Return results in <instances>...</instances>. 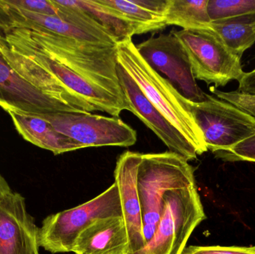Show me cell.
I'll return each mask as SVG.
<instances>
[{
  "instance_id": "obj_1",
  "label": "cell",
  "mask_w": 255,
  "mask_h": 254,
  "mask_svg": "<svg viewBox=\"0 0 255 254\" xmlns=\"http://www.w3.org/2000/svg\"><path fill=\"white\" fill-rule=\"evenodd\" d=\"M4 37L31 46L127 104L117 71L116 46L92 44L27 24L1 25Z\"/></svg>"
},
{
  "instance_id": "obj_2",
  "label": "cell",
  "mask_w": 255,
  "mask_h": 254,
  "mask_svg": "<svg viewBox=\"0 0 255 254\" xmlns=\"http://www.w3.org/2000/svg\"><path fill=\"white\" fill-rule=\"evenodd\" d=\"M117 60L133 79L148 101L197 149L208 152L202 131L195 122L189 101L142 58L132 38L117 44Z\"/></svg>"
},
{
  "instance_id": "obj_3",
  "label": "cell",
  "mask_w": 255,
  "mask_h": 254,
  "mask_svg": "<svg viewBox=\"0 0 255 254\" xmlns=\"http://www.w3.org/2000/svg\"><path fill=\"white\" fill-rule=\"evenodd\" d=\"M195 185L194 169L183 157L171 152L141 154L137 190L146 244L155 233L165 195L170 191Z\"/></svg>"
},
{
  "instance_id": "obj_4",
  "label": "cell",
  "mask_w": 255,
  "mask_h": 254,
  "mask_svg": "<svg viewBox=\"0 0 255 254\" xmlns=\"http://www.w3.org/2000/svg\"><path fill=\"white\" fill-rule=\"evenodd\" d=\"M123 216L119 188L114 183L85 204L47 216L39 228L40 247L52 254L73 252L79 234L95 221Z\"/></svg>"
},
{
  "instance_id": "obj_5",
  "label": "cell",
  "mask_w": 255,
  "mask_h": 254,
  "mask_svg": "<svg viewBox=\"0 0 255 254\" xmlns=\"http://www.w3.org/2000/svg\"><path fill=\"white\" fill-rule=\"evenodd\" d=\"M205 219L196 185L170 191L165 195L154 236L136 254H182L190 236Z\"/></svg>"
},
{
  "instance_id": "obj_6",
  "label": "cell",
  "mask_w": 255,
  "mask_h": 254,
  "mask_svg": "<svg viewBox=\"0 0 255 254\" xmlns=\"http://www.w3.org/2000/svg\"><path fill=\"white\" fill-rule=\"evenodd\" d=\"M191 64L193 76L217 89L241 80L245 72L241 58L233 53L213 29L172 31Z\"/></svg>"
},
{
  "instance_id": "obj_7",
  "label": "cell",
  "mask_w": 255,
  "mask_h": 254,
  "mask_svg": "<svg viewBox=\"0 0 255 254\" xmlns=\"http://www.w3.org/2000/svg\"><path fill=\"white\" fill-rule=\"evenodd\" d=\"M190 110L213 153L229 150L255 135V116L240 107L207 95L200 103L189 101Z\"/></svg>"
},
{
  "instance_id": "obj_8",
  "label": "cell",
  "mask_w": 255,
  "mask_h": 254,
  "mask_svg": "<svg viewBox=\"0 0 255 254\" xmlns=\"http://www.w3.org/2000/svg\"><path fill=\"white\" fill-rule=\"evenodd\" d=\"M58 132L82 146H122L136 143V132L120 117H107L91 113H58L39 116Z\"/></svg>"
},
{
  "instance_id": "obj_9",
  "label": "cell",
  "mask_w": 255,
  "mask_h": 254,
  "mask_svg": "<svg viewBox=\"0 0 255 254\" xmlns=\"http://www.w3.org/2000/svg\"><path fill=\"white\" fill-rule=\"evenodd\" d=\"M136 47L147 64L159 74L165 75L188 101L200 103L206 99L208 94L196 83L188 56L173 31L150 37Z\"/></svg>"
},
{
  "instance_id": "obj_10",
  "label": "cell",
  "mask_w": 255,
  "mask_h": 254,
  "mask_svg": "<svg viewBox=\"0 0 255 254\" xmlns=\"http://www.w3.org/2000/svg\"><path fill=\"white\" fill-rule=\"evenodd\" d=\"M2 35L7 46L33 60L58 79L75 98L92 106L96 111L105 112L114 117H120L121 112L128 110V105L125 102L91 83L78 73L72 71L53 58L31 46L7 38L3 34Z\"/></svg>"
},
{
  "instance_id": "obj_11",
  "label": "cell",
  "mask_w": 255,
  "mask_h": 254,
  "mask_svg": "<svg viewBox=\"0 0 255 254\" xmlns=\"http://www.w3.org/2000/svg\"><path fill=\"white\" fill-rule=\"evenodd\" d=\"M117 71L128 110L137 116L167 146L187 161L199 156L197 149L146 98L127 70L118 62Z\"/></svg>"
},
{
  "instance_id": "obj_12",
  "label": "cell",
  "mask_w": 255,
  "mask_h": 254,
  "mask_svg": "<svg viewBox=\"0 0 255 254\" xmlns=\"http://www.w3.org/2000/svg\"><path fill=\"white\" fill-rule=\"evenodd\" d=\"M0 108L10 113L41 116L58 113H85L58 101L27 83L0 55Z\"/></svg>"
},
{
  "instance_id": "obj_13",
  "label": "cell",
  "mask_w": 255,
  "mask_h": 254,
  "mask_svg": "<svg viewBox=\"0 0 255 254\" xmlns=\"http://www.w3.org/2000/svg\"><path fill=\"white\" fill-rule=\"evenodd\" d=\"M38 233L20 194L12 191L0 200V254H40Z\"/></svg>"
},
{
  "instance_id": "obj_14",
  "label": "cell",
  "mask_w": 255,
  "mask_h": 254,
  "mask_svg": "<svg viewBox=\"0 0 255 254\" xmlns=\"http://www.w3.org/2000/svg\"><path fill=\"white\" fill-rule=\"evenodd\" d=\"M140 158L141 153L127 151L118 158L115 170V182L119 188L123 217L128 235V254L139 253L146 245L137 190V171Z\"/></svg>"
},
{
  "instance_id": "obj_15",
  "label": "cell",
  "mask_w": 255,
  "mask_h": 254,
  "mask_svg": "<svg viewBox=\"0 0 255 254\" xmlns=\"http://www.w3.org/2000/svg\"><path fill=\"white\" fill-rule=\"evenodd\" d=\"M0 55L19 77L36 89L41 91L45 95L73 106L85 113L96 111L92 106L75 98L58 79L42 68L33 60L7 46L3 39L1 25Z\"/></svg>"
},
{
  "instance_id": "obj_16",
  "label": "cell",
  "mask_w": 255,
  "mask_h": 254,
  "mask_svg": "<svg viewBox=\"0 0 255 254\" xmlns=\"http://www.w3.org/2000/svg\"><path fill=\"white\" fill-rule=\"evenodd\" d=\"M75 254H128V235L123 216L95 221L79 234Z\"/></svg>"
},
{
  "instance_id": "obj_17",
  "label": "cell",
  "mask_w": 255,
  "mask_h": 254,
  "mask_svg": "<svg viewBox=\"0 0 255 254\" xmlns=\"http://www.w3.org/2000/svg\"><path fill=\"white\" fill-rule=\"evenodd\" d=\"M8 115L15 129L25 141L49 151L55 155L83 149L39 116L16 113H10Z\"/></svg>"
},
{
  "instance_id": "obj_18",
  "label": "cell",
  "mask_w": 255,
  "mask_h": 254,
  "mask_svg": "<svg viewBox=\"0 0 255 254\" xmlns=\"http://www.w3.org/2000/svg\"><path fill=\"white\" fill-rule=\"evenodd\" d=\"M211 29L235 55L242 58L255 43V13L212 21Z\"/></svg>"
},
{
  "instance_id": "obj_19",
  "label": "cell",
  "mask_w": 255,
  "mask_h": 254,
  "mask_svg": "<svg viewBox=\"0 0 255 254\" xmlns=\"http://www.w3.org/2000/svg\"><path fill=\"white\" fill-rule=\"evenodd\" d=\"M133 27L135 34L155 32L166 28V17L147 10L136 0H97Z\"/></svg>"
},
{
  "instance_id": "obj_20",
  "label": "cell",
  "mask_w": 255,
  "mask_h": 254,
  "mask_svg": "<svg viewBox=\"0 0 255 254\" xmlns=\"http://www.w3.org/2000/svg\"><path fill=\"white\" fill-rule=\"evenodd\" d=\"M70 1L99 28L112 36L117 43L132 38L134 35L133 27L128 22L97 2V0Z\"/></svg>"
},
{
  "instance_id": "obj_21",
  "label": "cell",
  "mask_w": 255,
  "mask_h": 254,
  "mask_svg": "<svg viewBox=\"0 0 255 254\" xmlns=\"http://www.w3.org/2000/svg\"><path fill=\"white\" fill-rule=\"evenodd\" d=\"M209 0H170L166 13V24L183 30L211 29L208 11Z\"/></svg>"
},
{
  "instance_id": "obj_22",
  "label": "cell",
  "mask_w": 255,
  "mask_h": 254,
  "mask_svg": "<svg viewBox=\"0 0 255 254\" xmlns=\"http://www.w3.org/2000/svg\"><path fill=\"white\" fill-rule=\"evenodd\" d=\"M239 88L233 92H223L211 87V91L220 99L228 101L240 108L245 110L255 107V69L246 73L239 82Z\"/></svg>"
},
{
  "instance_id": "obj_23",
  "label": "cell",
  "mask_w": 255,
  "mask_h": 254,
  "mask_svg": "<svg viewBox=\"0 0 255 254\" xmlns=\"http://www.w3.org/2000/svg\"><path fill=\"white\" fill-rule=\"evenodd\" d=\"M208 11L211 21L255 13V0H209Z\"/></svg>"
},
{
  "instance_id": "obj_24",
  "label": "cell",
  "mask_w": 255,
  "mask_h": 254,
  "mask_svg": "<svg viewBox=\"0 0 255 254\" xmlns=\"http://www.w3.org/2000/svg\"><path fill=\"white\" fill-rule=\"evenodd\" d=\"M244 110L255 116V107L245 109ZM214 155L216 158L228 162L247 161L255 163V135L244 140L229 150L216 152Z\"/></svg>"
},
{
  "instance_id": "obj_25",
  "label": "cell",
  "mask_w": 255,
  "mask_h": 254,
  "mask_svg": "<svg viewBox=\"0 0 255 254\" xmlns=\"http://www.w3.org/2000/svg\"><path fill=\"white\" fill-rule=\"evenodd\" d=\"M182 254H255V247L189 246Z\"/></svg>"
},
{
  "instance_id": "obj_26",
  "label": "cell",
  "mask_w": 255,
  "mask_h": 254,
  "mask_svg": "<svg viewBox=\"0 0 255 254\" xmlns=\"http://www.w3.org/2000/svg\"><path fill=\"white\" fill-rule=\"evenodd\" d=\"M15 7L32 13L58 16V10L52 0H7Z\"/></svg>"
},
{
  "instance_id": "obj_27",
  "label": "cell",
  "mask_w": 255,
  "mask_h": 254,
  "mask_svg": "<svg viewBox=\"0 0 255 254\" xmlns=\"http://www.w3.org/2000/svg\"><path fill=\"white\" fill-rule=\"evenodd\" d=\"M11 192V188L9 186L8 183L6 181L5 179L0 174V200Z\"/></svg>"
},
{
  "instance_id": "obj_28",
  "label": "cell",
  "mask_w": 255,
  "mask_h": 254,
  "mask_svg": "<svg viewBox=\"0 0 255 254\" xmlns=\"http://www.w3.org/2000/svg\"><path fill=\"white\" fill-rule=\"evenodd\" d=\"M3 22V14L2 11H1V8H0V25L2 24Z\"/></svg>"
}]
</instances>
